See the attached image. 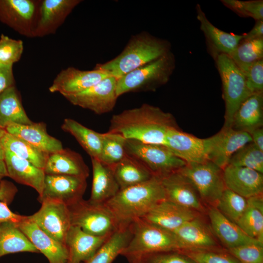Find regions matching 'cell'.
<instances>
[{"label":"cell","mask_w":263,"mask_h":263,"mask_svg":"<svg viewBox=\"0 0 263 263\" xmlns=\"http://www.w3.org/2000/svg\"><path fill=\"white\" fill-rule=\"evenodd\" d=\"M1 65H0V66H1Z\"/></svg>","instance_id":"cell-55"},{"label":"cell","mask_w":263,"mask_h":263,"mask_svg":"<svg viewBox=\"0 0 263 263\" xmlns=\"http://www.w3.org/2000/svg\"><path fill=\"white\" fill-rule=\"evenodd\" d=\"M247 204L246 198L225 188L216 207L225 217L236 223L244 211Z\"/></svg>","instance_id":"cell-40"},{"label":"cell","mask_w":263,"mask_h":263,"mask_svg":"<svg viewBox=\"0 0 263 263\" xmlns=\"http://www.w3.org/2000/svg\"><path fill=\"white\" fill-rule=\"evenodd\" d=\"M177 128L171 113L144 103L113 115L108 132L119 134L127 139L165 146L168 132Z\"/></svg>","instance_id":"cell-1"},{"label":"cell","mask_w":263,"mask_h":263,"mask_svg":"<svg viewBox=\"0 0 263 263\" xmlns=\"http://www.w3.org/2000/svg\"><path fill=\"white\" fill-rule=\"evenodd\" d=\"M129 227L132 238L120 254L129 262L150 254L182 250L173 232L142 218L133 221Z\"/></svg>","instance_id":"cell-4"},{"label":"cell","mask_w":263,"mask_h":263,"mask_svg":"<svg viewBox=\"0 0 263 263\" xmlns=\"http://www.w3.org/2000/svg\"><path fill=\"white\" fill-rule=\"evenodd\" d=\"M47 175H68L87 178L89 169L80 154L69 149L49 153L43 169Z\"/></svg>","instance_id":"cell-26"},{"label":"cell","mask_w":263,"mask_h":263,"mask_svg":"<svg viewBox=\"0 0 263 263\" xmlns=\"http://www.w3.org/2000/svg\"><path fill=\"white\" fill-rule=\"evenodd\" d=\"M87 187L86 178L68 175L45 174L44 188L38 200L60 202L67 206L83 199Z\"/></svg>","instance_id":"cell-13"},{"label":"cell","mask_w":263,"mask_h":263,"mask_svg":"<svg viewBox=\"0 0 263 263\" xmlns=\"http://www.w3.org/2000/svg\"><path fill=\"white\" fill-rule=\"evenodd\" d=\"M7 176L8 174L5 162L3 160L0 159V180Z\"/></svg>","instance_id":"cell-52"},{"label":"cell","mask_w":263,"mask_h":263,"mask_svg":"<svg viewBox=\"0 0 263 263\" xmlns=\"http://www.w3.org/2000/svg\"><path fill=\"white\" fill-rule=\"evenodd\" d=\"M263 125V93L254 94L245 99L236 111L231 127L249 133Z\"/></svg>","instance_id":"cell-30"},{"label":"cell","mask_w":263,"mask_h":263,"mask_svg":"<svg viewBox=\"0 0 263 263\" xmlns=\"http://www.w3.org/2000/svg\"><path fill=\"white\" fill-rule=\"evenodd\" d=\"M0 144L4 150L25 159L37 167L44 169L49 154L35 148L23 140L0 128Z\"/></svg>","instance_id":"cell-31"},{"label":"cell","mask_w":263,"mask_h":263,"mask_svg":"<svg viewBox=\"0 0 263 263\" xmlns=\"http://www.w3.org/2000/svg\"><path fill=\"white\" fill-rule=\"evenodd\" d=\"M80 0H44L39 10V18L34 36H43L54 33Z\"/></svg>","instance_id":"cell-21"},{"label":"cell","mask_w":263,"mask_h":263,"mask_svg":"<svg viewBox=\"0 0 263 263\" xmlns=\"http://www.w3.org/2000/svg\"><path fill=\"white\" fill-rule=\"evenodd\" d=\"M228 55L244 73L253 63L263 59V38L242 39Z\"/></svg>","instance_id":"cell-38"},{"label":"cell","mask_w":263,"mask_h":263,"mask_svg":"<svg viewBox=\"0 0 263 263\" xmlns=\"http://www.w3.org/2000/svg\"><path fill=\"white\" fill-rule=\"evenodd\" d=\"M21 252L39 253L17 225L12 223L0 225V258Z\"/></svg>","instance_id":"cell-36"},{"label":"cell","mask_w":263,"mask_h":263,"mask_svg":"<svg viewBox=\"0 0 263 263\" xmlns=\"http://www.w3.org/2000/svg\"><path fill=\"white\" fill-rule=\"evenodd\" d=\"M176 67L171 51L117 79L118 97L128 93L154 92L168 83Z\"/></svg>","instance_id":"cell-5"},{"label":"cell","mask_w":263,"mask_h":263,"mask_svg":"<svg viewBox=\"0 0 263 263\" xmlns=\"http://www.w3.org/2000/svg\"><path fill=\"white\" fill-rule=\"evenodd\" d=\"M23 42L2 34L0 38V64L13 65L18 61L22 54Z\"/></svg>","instance_id":"cell-43"},{"label":"cell","mask_w":263,"mask_h":263,"mask_svg":"<svg viewBox=\"0 0 263 263\" xmlns=\"http://www.w3.org/2000/svg\"><path fill=\"white\" fill-rule=\"evenodd\" d=\"M196 217L195 211L165 199L141 218L173 232L185 223Z\"/></svg>","instance_id":"cell-18"},{"label":"cell","mask_w":263,"mask_h":263,"mask_svg":"<svg viewBox=\"0 0 263 263\" xmlns=\"http://www.w3.org/2000/svg\"><path fill=\"white\" fill-rule=\"evenodd\" d=\"M40 203V209L28 216V219L52 238L66 245V237L72 226L68 207L51 200H44Z\"/></svg>","instance_id":"cell-11"},{"label":"cell","mask_w":263,"mask_h":263,"mask_svg":"<svg viewBox=\"0 0 263 263\" xmlns=\"http://www.w3.org/2000/svg\"><path fill=\"white\" fill-rule=\"evenodd\" d=\"M244 74L251 94L263 93V59L253 63Z\"/></svg>","instance_id":"cell-46"},{"label":"cell","mask_w":263,"mask_h":263,"mask_svg":"<svg viewBox=\"0 0 263 263\" xmlns=\"http://www.w3.org/2000/svg\"><path fill=\"white\" fill-rule=\"evenodd\" d=\"M179 171L192 184L200 199L206 202L216 204L226 188L223 169L208 160L187 164Z\"/></svg>","instance_id":"cell-9"},{"label":"cell","mask_w":263,"mask_h":263,"mask_svg":"<svg viewBox=\"0 0 263 263\" xmlns=\"http://www.w3.org/2000/svg\"><path fill=\"white\" fill-rule=\"evenodd\" d=\"M34 2L29 0H0V20L20 34H34Z\"/></svg>","instance_id":"cell-17"},{"label":"cell","mask_w":263,"mask_h":263,"mask_svg":"<svg viewBox=\"0 0 263 263\" xmlns=\"http://www.w3.org/2000/svg\"><path fill=\"white\" fill-rule=\"evenodd\" d=\"M13 65L0 66V95L9 88L14 86Z\"/></svg>","instance_id":"cell-49"},{"label":"cell","mask_w":263,"mask_h":263,"mask_svg":"<svg viewBox=\"0 0 263 263\" xmlns=\"http://www.w3.org/2000/svg\"><path fill=\"white\" fill-rule=\"evenodd\" d=\"M185 255L195 263H241L232 255L206 251L205 249L189 250Z\"/></svg>","instance_id":"cell-45"},{"label":"cell","mask_w":263,"mask_h":263,"mask_svg":"<svg viewBox=\"0 0 263 263\" xmlns=\"http://www.w3.org/2000/svg\"><path fill=\"white\" fill-rule=\"evenodd\" d=\"M110 75L106 72L97 69L82 71L69 67L61 71L56 76L49 90L59 93L63 96L85 91Z\"/></svg>","instance_id":"cell-14"},{"label":"cell","mask_w":263,"mask_h":263,"mask_svg":"<svg viewBox=\"0 0 263 263\" xmlns=\"http://www.w3.org/2000/svg\"><path fill=\"white\" fill-rule=\"evenodd\" d=\"M71 225L95 236H108L120 228L104 204H94L83 199L68 206Z\"/></svg>","instance_id":"cell-8"},{"label":"cell","mask_w":263,"mask_h":263,"mask_svg":"<svg viewBox=\"0 0 263 263\" xmlns=\"http://www.w3.org/2000/svg\"><path fill=\"white\" fill-rule=\"evenodd\" d=\"M252 142L261 150L263 151V128H257L249 133Z\"/></svg>","instance_id":"cell-51"},{"label":"cell","mask_w":263,"mask_h":263,"mask_svg":"<svg viewBox=\"0 0 263 263\" xmlns=\"http://www.w3.org/2000/svg\"><path fill=\"white\" fill-rule=\"evenodd\" d=\"M196 16L203 33L207 50L214 60L221 54L228 55L243 38V35L227 33L215 26L207 18L199 4L196 6Z\"/></svg>","instance_id":"cell-19"},{"label":"cell","mask_w":263,"mask_h":263,"mask_svg":"<svg viewBox=\"0 0 263 263\" xmlns=\"http://www.w3.org/2000/svg\"><path fill=\"white\" fill-rule=\"evenodd\" d=\"M165 146L187 164L198 163L207 160L204 139L183 132L179 128L172 129L168 132Z\"/></svg>","instance_id":"cell-22"},{"label":"cell","mask_w":263,"mask_h":263,"mask_svg":"<svg viewBox=\"0 0 263 263\" xmlns=\"http://www.w3.org/2000/svg\"><path fill=\"white\" fill-rule=\"evenodd\" d=\"M244 40H250L263 38V20H257L248 33L242 34Z\"/></svg>","instance_id":"cell-50"},{"label":"cell","mask_w":263,"mask_h":263,"mask_svg":"<svg viewBox=\"0 0 263 263\" xmlns=\"http://www.w3.org/2000/svg\"><path fill=\"white\" fill-rule=\"evenodd\" d=\"M170 42L146 31L132 36L122 51L112 59L96 64L94 69L116 79L171 52Z\"/></svg>","instance_id":"cell-3"},{"label":"cell","mask_w":263,"mask_h":263,"mask_svg":"<svg viewBox=\"0 0 263 263\" xmlns=\"http://www.w3.org/2000/svg\"><path fill=\"white\" fill-rule=\"evenodd\" d=\"M263 244H243L228 249L230 254L241 263H263Z\"/></svg>","instance_id":"cell-44"},{"label":"cell","mask_w":263,"mask_h":263,"mask_svg":"<svg viewBox=\"0 0 263 263\" xmlns=\"http://www.w3.org/2000/svg\"><path fill=\"white\" fill-rule=\"evenodd\" d=\"M214 61L221 77L225 103L224 127L229 128L236 111L251 94L247 89L244 73L228 55L219 54Z\"/></svg>","instance_id":"cell-6"},{"label":"cell","mask_w":263,"mask_h":263,"mask_svg":"<svg viewBox=\"0 0 263 263\" xmlns=\"http://www.w3.org/2000/svg\"><path fill=\"white\" fill-rule=\"evenodd\" d=\"M27 216L13 213L6 203L0 201V225L4 223H12L18 225L25 220Z\"/></svg>","instance_id":"cell-48"},{"label":"cell","mask_w":263,"mask_h":263,"mask_svg":"<svg viewBox=\"0 0 263 263\" xmlns=\"http://www.w3.org/2000/svg\"><path fill=\"white\" fill-rule=\"evenodd\" d=\"M4 159V150L1 146L0 144V159L3 160Z\"/></svg>","instance_id":"cell-53"},{"label":"cell","mask_w":263,"mask_h":263,"mask_svg":"<svg viewBox=\"0 0 263 263\" xmlns=\"http://www.w3.org/2000/svg\"><path fill=\"white\" fill-rule=\"evenodd\" d=\"M126 139L122 135L109 132L103 133L101 151L99 160L113 167L126 155Z\"/></svg>","instance_id":"cell-39"},{"label":"cell","mask_w":263,"mask_h":263,"mask_svg":"<svg viewBox=\"0 0 263 263\" xmlns=\"http://www.w3.org/2000/svg\"><path fill=\"white\" fill-rule=\"evenodd\" d=\"M138 260L142 263H195L185 255L179 254L177 251L150 254Z\"/></svg>","instance_id":"cell-47"},{"label":"cell","mask_w":263,"mask_h":263,"mask_svg":"<svg viewBox=\"0 0 263 263\" xmlns=\"http://www.w3.org/2000/svg\"><path fill=\"white\" fill-rule=\"evenodd\" d=\"M93 181L90 202L104 204L114 196L120 190L112 168L99 160L91 158Z\"/></svg>","instance_id":"cell-27"},{"label":"cell","mask_w":263,"mask_h":263,"mask_svg":"<svg viewBox=\"0 0 263 263\" xmlns=\"http://www.w3.org/2000/svg\"><path fill=\"white\" fill-rule=\"evenodd\" d=\"M33 122L26 113L14 86L0 95V128L12 124H30Z\"/></svg>","instance_id":"cell-34"},{"label":"cell","mask_w":263,"mask_h":263,"mask_svg":"<svg viewBox=\"0 0 263 263\" xmlns=\"http://www.w3.org/2000/svg\"><path fill=\"white\" fill-rule=\"evenodd\" d=\"M111 167L120 189L143 183L153 176L142 164L126 153Z\"/></svg>","instance_id":"cell-32"},{"label":"cell","mask_w":263,"mask_h":263,"mask_svg":"<svg viewBox=\"0 0 263 263\" xmlns=\"http://www.w3.org/2000/svg\"><path fill=\"white\" fill-rule=\"evenodd\" d=\"M250 142L252 139L248 132L223 126L216 134L204 139L206 159L223 169L232 155Z\"/></svg>","instance_id":"cell-10"},{"label":"cell","mask_w":263,"mask_h":263,"mask_svg":"<svg viewBox=\"0 0 263 263\" xmlns=\"http://www.w3.org/2000/svg\"><path fill=\"white\" fill-rule=\"evenodd\" d=\"M125 149L127 154L142 164L152 176L159 178L178 171L187 165L164 145L126 139Z\"/></svg>","instance_id":"cell-7"},{"label":"cell","mask_w":263,"mask_h":263,"mask_svg":"<svg viewBox=\"0 0 263 263\" xmlns=\"http://www.w3.org/2000/svg\"><path fill=\"white\" fill-rule=\"evenodd\" d=\"M130 263H142L140 260H135L129 262Z\"/></svg>","instance_id":"cell-54"},{"label":"cell","mask_w":263,"mask_h":263,"mask_svg":"<svg viewBox=\"0 0 263 263\" xmlns=\"http://www.w3.org/2000/svg\"><path fill=\"white\" fill-rule=\"evenodd\" d=\"M49 263H67L66 245L52 238L34 222L27 218L17 225Z\"/></svg>","instance_id":"cell-20"},{"label":"cell","mask_w":263,"mask_h":263,"mask_svg":"<svg viewBox=\"0 0 263 263\" xmlns=\"http://www.w3.org/2000/svg\"><path fill=\"white\" fill-rule=\"evenodd\" d=\"M228 165L250 169L263 173V151L250 142L232 155Z\"/></svg>","instance_id":"cell-41"},{"label":"cell","mask_w":263,"mask_h":263,"mask_svg":"<svg viewBox=\"0 0 263 263\" xmlns=\"http://www.w3.org/2000/svg\"><path fill=\"white\" fill-rule=\"evenodd\" d=\"M173 233L183 250L206 249L216 244L209 230L197 217L185 223Z\"/></svg>","instance_id":"cell-29"},{"label":"cell","mask_w":263,"mask_h":263,"mask_svg":"<svg viewBox=\"0 0 263 263\" xmlns=\"http://www.w3.org/2000/svg\"><path fill=\"white\" fill-rule=\"evenodd\" d=\"M165 199L161 179L153 176L143 183L120 189L104 204L112 212L119 227H126Z\"/></svg>","instance_id":"cell-2"},{"label":"cell","mask_w":263,"mask_h":263,"mask_svg":"<svg viewBox=\"0 0 263 263\" xmlns=\"http://www.w3.org/2000/svg\"><path fill=\"white\" fill-rule=\"evenodd\" d=\"M131 238L129 226L118 228L109 237L92 257L83 263H112Z\"/></svg>","instance_id":"cell-37"},{"label":"cell","mask_w":263,"mask_h":263,"mask_svg":"<svg viewBox=\"0 0 263 263\" xmlns=\"http://www.w3.org/2000/svg\"><path fill=\"white\" fill-rule=\"evenodd\" d=\"M208 216L214 233L228 249L244 244L262 243L246 235L235 223L225 217L216 207L209 209Z\"/></svg>","instance_id":"cell-28"},{"label":"cell","mask_w":263,"mask_h":263,"mask_svg":"<svg viewBox=\"0 0 263 263\" xmlns=\"http://www.w3.org/2000/svg\"><path fill=\"white\" fill-rule=\"evenodd\" d=\"M3 150V160L8 176L19 184L32 187L37 191L39 196H41L45 176L43 169L9 151Z\"/></svg>","instance_id":"cell-23"},{"label":"cell","mask_w":263,"mask_h":263,"mask_svg":"<svg viewBox=\"0 0 263 263\" xmlns=\"http://www.w3.org/2000/svg\"><path fill=\"white\" fill-rule=\"evenodd\" d=\"M222 3L243 17H250L256 21L263 20V0H222Z\"/></svg>","instance_id":"cell-42"},{"label":"cell","mask_w":263,"mask_h":263,"mask_svg":"<svg viewBox=\"0 0 263 263\" xmlns=\"http://www.w3.org/2000/svg\"><path fill=\"white\" fill-rule=\"evenodd\" d=\"M246 207L236 224L248 236L263 243L262 195L247 199Z\"/></svg>","instance_id":"cell-35"},{"label":"cell","mask_w":263,"mask_h":263,"mask_svg":"<svg viewBox=\"0 0 263 263\" xmlns=\"http://www.w3.org/2000/svg\"><path fill=\"white\" fill-rule=\"evenodd\" d=\"M62 130L73 135L91 158L99 160L102 144L103 133L97 132L76 120L65 118Z\"/></svg>","instance_id":"cell-33"},{"label":"cell","mask_w":263,"mask_h":263,"mask_svg":"<svg viewBox=\"0 0 263 263\" xmlns=\"http://www.w3.org/2000/svg\"><path fill=\"white\" fill-rule=\"evenodd\" d=\"M160 179L167 200L194 211H203L196 189L179 170Z\"/></svg>","instance_id":"cell-15"},{"label":"cell","mask_w":263,"mask_h":263,"mask_svg":"<svg viewBox=\"0 0 263 263\" xmlns=\"http://www.w3.org/2000/svg\"><path fill=\"white\" fill-rule=\"evenodd\" d=\"M8 133L29 143L38 150L51 153L63 149L60 141L49 135L44 123L12 124L4 129Z\"/></svg>","instance_id":"cell-25"},{"label":"cell","mask_w":263,"mask_h":263,"mask_svg":"<svg viewBox=\"0 0 263 263\" xmlns=\"http://www.w3.org/2000/svg\"><path fill=\"white\" fill-rule=\"evenodd\" d=\"M225 187L246 198L262 195L263 175L254 169L228 165L223 169Z\"/></svg>","instance_id":"cell-16"},{"label":"cell","mask_w":263,"mask_h":263,"mask_svg":"<svg viewBox=\"0 0 263 263\" xmlns=\"http://www.w3.org/2000/svg\"><path fill=\"white\" fill-rule=\"evenodd\" d=\"M109 236L91 235L84 232L79 227L72 225L66 240L68 253L67 263H83L86 261L94 255Z\"/></svg>","instance_id":"cell-24"},{"label":"cell","mask_w":263,"mask_h":263,"mask_svg":"<svg viewBox=\"0 0 263 263\" xmlns=\"http://www.w3.org/2000/svg\"><path fill=\"white\" fill-rule=\"evenodd\" d=\"M117 79L110 76L80 93L64 96L72 104L89 110L97 114L112 111L118 96Z\"/></svg>","instance_id":"cell-12"}]
</instances>
